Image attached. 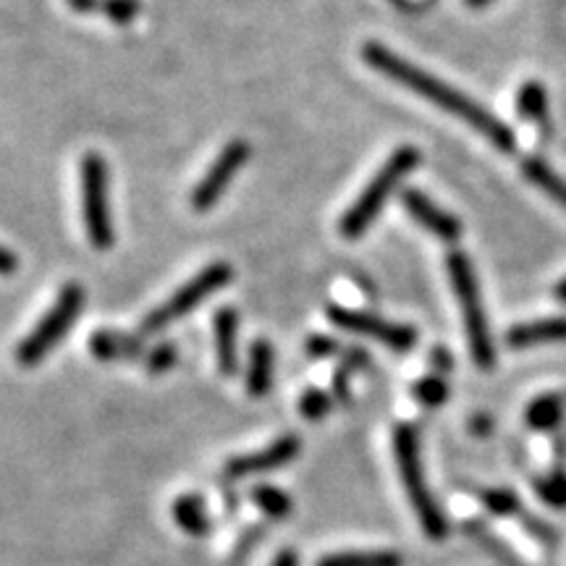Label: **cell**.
<instances>
[{"label": "cell", "instance_id": "cell-20", "mask_svg": "<svg viewBox=\"0 0 566 566\" xmlns=\"http://www.w3.org/2000/svg\"><path fill=\"white\" fill-rule=\"evenodd\" d=\"M525 176L533 184H537V187H541L548 197H554L558 205H564V208H566V181L558 174L551 171L546 163H543V160H527L525 163Z\"/></svg>", "mask_w": 566, "mask_h": 566}, {"label": "cell", "instance_id": "cell-21", "mask_svg": "<svg viewBox=\"0 0 566 566\" xmlns=\"http://www.w3.org/2000/svg\"><path fill=\"white\" fill-rule=\"evenodd\" d=\"M562 409L558 396H541L527 407V424L535 430H551L562 420Z\"/></svg>", "mask_w": 566, "mask_h": 566}, {"label": "cell", "instance_id": "cell-6", "mask_svg": "<svg viewBox=\"0 0 566 566\" xmlns=\"http://www.w3.org/2000/svg\"><path fill=\"white\" fill-rule=\"evenodd\" d=\"M82 216L84 229L95 250L113 247V216H111V176L108 163L97 153H87L82 158Z\"/></svg>", "mask_w": 566, "mask_h": 566}, {"label": "cell", "instance_id": "cell-8", "mask_svg": "<svg viewBox=\"0 0 566 566\" xmlns=\"http://www.w3.org/2000/svg\"><path fill=\"white\" fill-rule=\"evenodd\" d=\"M328 317L331 323L338 325V328L349 331V334L375 338V342L386 344L388 349L409 352L417 344V331L412 325L391 323L378 315L359 313V310H346V307H328Z\"/></svg>", "mask_w": 566, "mask_h": 566}, {"label": "cell", "instance_id": "cell-30", "mask_svg": "<svg viewBox=\"0 0 566 566\" xmlns=\"http://www.w3.org/2000/svg\"><path fill=\"white\" fill-rule=\"evenodd\" d=\"M66 3L74 9L76 13H95L103 11V0H66Z\"/></svg>", "mask_w": 566, "mask_h": 566}, {"label": "cell", "instance_id": "cell-34", "mask_svg": "<svg viewBox=\"0 0 566 566\" xmlns=\"http://www.w3.org/2000/svg\"><path fill=\"white\" fill-rule=\"evenodd\" d=\"M556 300L558 302H566V279L556 286Z\"/></svg>", "mask_w": 566, "mask_h": 566}, {"label": "cell", "instance_id": "cell-32", "mask_svg": "<svg viewBox=\"0 0 566 566\" xmlns=\"http://www.w3.org/2000/svg\"><path fill=\"white\" fill-rule=\"evenodd\" d=\"M271 566H300V556H296L294 551L286 548V551H281V554L273 558Z\"/></svg>", "mask_w": 566, "mask_h": 566}, {"label": "cell", "instance_id": "cell-14", "mask_svg": "<svg viewBox=\"0 0 566 566\" xmlns=\"http://www.w3.org/2000/svg\"><path fill=\"white\" fill-rule=\"evenodd\" d=\"M275 370V352L265 338H258L250 346V365H247V391L252 396H265L273 386Z\"/></svg>", "mask_w": 566, "mask_h": 566}, {"label": "cell", "instance_id": "cell-22", "mask_svg": "<svg viewBox=\"0 0 566 566\" xmlns=\"http://www.w3.org/2000/svg\"><path fill=\"white\" fill-rule=\"evenodd\" d=\"M412 391L415 399L424 407H441L449 399V386H446L443 375H428V378L417 380Z\"/></svg>", "mask_w": 566, "mask_h": 566}, {"label": "cell", "instance_id": "cell-11", "mask_svg": "<svg viewBox=\"0 0 566 566\" xmlns=\"http://www.w3.org/2000/svg\"><path fill=\"white\" fill-rule=\"evenodd\" d=\"M401 202H405L409 216H412L420 226H424L433 237L443 239V242H457V239L462 237V223H459L451 212L438 208L428 195L420 192V189H405Z\"/></svg>", "mask_w": 566, "mask_h": 566}, {"label": "cell", "instance_id": "cell-23", "mask_svg": "<svg viewBox=\"0 0 566 566\" xmlns=\"http://www.w3.org/2000/svg\"><path fill=\"white\" fill-rule=\"evenodd\" d=\"M176 363H179V349H176V344H171V342L158 344L155 349L147 352V357H145V367L153 375H163V373L174 370Z\"/></svg>", "mask_w": 566, "mask_h": 566}, {"label": "cell", "instance_id": "cell-5", "mask_svg": "<svg viewBox=\"0 0 566 566\" xmlns=\"http://www.w3.org/2000/svg\"><path fill=\"white\" fill-rule=\"evenodd\" d=\"M82 304L84 289L80 283H66V286L61 289L59 300H55L53 307L45 313V317H42V321L32 328V334L17 346V363L21 367L40 365L42 359L66 338L71 325L76 323V315L82 313Z\"/></svg>", "mask_w": 566, "mask_h": 566}, {"label": "cell", "instance_id": "cell-15", "mask_svg": "<svg viewBox=\"0 0 566 566\" xmlns=\"http://www.w3.org/2000/svg\"><path fill=\"white\" fill-rule=\"evenodd\" d=\"M174 520L184 533L192 537H205L212 530V516L208 514L205 499L197 493H184L176 499Z\"/></svg>", "mask_w": 566, "mask_h": 566}, {"label": "cell", "instance_id": "cell-31", "mask_svg": "<svg viewBox=\"0 0 566 566\" xmlns=\"http://www.w3.org/2000/svg\"><path fill=\"white\" fill-rule=\"evenodd\" d=\"M344 363L349 367H367V363H370V354L365 349H346Z\"/></svg>", "mask_w": 566, "mask_h": 566}, {"label": "cell", "instance_id": "cell-36", "mask_svg": "<svg viewBox=\"0 0 566 566\" xmlns=\"http://www.w3.org/2000/svg\"><path fill=\"white\" fill-rule=\"evenodd\" d=\"M394 3H401V0H394Z\"/></svg>", "mask_w": 566, "mask_h": 566}, {"label": "cell", "instance_id": "cell-4", "mask_svg": "<svg viewBox=\"0 0 566 566\" xmlns=\"http://www.w3.org/2000/svg\"><path fill=\"white\" fill-rule=\"evenodd\" d=\"M449 275L451 286H454L457 302L462 307L464 315V328H467V342H470L472 359L483 370H491L495 365V346L491 336V325H488L483 294H480L475 268H472L470 258L464 252H451L449 254Z\"/></svg>", "mask_w": 566, "mask_h": 566}, {"label": "cell", "instance_id": "cell-12", "mask_svg": "<svg viewBox=\"0 0 566 566\" xmlns=\"http://www.w3.org/2000/svg\"><path fill=\"white\" fill-rule=\"evenodd\" d=\"M212 331H216V352H218V367L223 375H233L239 367V315L237 310L223 307L216 313L212 321Z\"/></svg>", "mask_w": 566, "mask_h": 566}, {"label": "cell", "instance_id": "cell-13", "mask_svg": "<svg viewBox=\"0 0 566 566\" xmlns=\"http://www.w3.org/2000/svg\"><path fill=\"white\" fill-rule=\"evenodd\" d=\"M566 342V317H548V321H533L514 325L509 331L506 344L514 349H525V346H541V344H556Z\"/></svg>", "mask_w": 566, "mask_h": 566}, {"label": "cell", "instance_id": "cell-1", "mask_svg": "<svg viewBox=\"0 0 566 566\" xmlns=\"http://www.w3.org/2000/svg\"><path fill=\"white\" fill-rule=\"evenodd\" d=\"M363 55L375 71L386 74L388 80L399 82L401 87L417 92V95L424 97V101H430L433 105H438V108L451 113V116L462 118V122L470 124L472 129L485 134L499 150L504 153L514 150V142H516L514 132L509 129L506 124H501L491 111H485L483 105L472 101V97H467L464 92L454 90L451 84H446L443 80H438V76L428 74V71L415 66V63L401 59V55L388 51V48L378 45V42H367Z\"/></svg>", "mask_w": 566, "mask_h": 566}, {"label": "cell", "instance_id": "cell-3", "mask_svg": "<svg viewBox=\"0 0 566 566\" xmlns=\"http://www.w3.org/2000/svg\"><path fill=\"white\" fill-rule=\"evenodd\" d=\"M420 160H422V155L417 153L412 145L399 147V150H396L391 158L384 163V168L373 176L370 184L363 189V195L352 202V208L344 212L342 223H338L342 237L344 239L363 237V233L370 229V223L375 221V218L380 216V210L386 208L388 197L399 189V184L415 171L417 163Z\"/></svg>", "mask_w": 566, "mask_h": 566}, {"label": "cell", "instance_id": "cell-2", "mask_svg": "<svg viewBox=\"0 0 566 566\" xmlns=\"http://www.w3.org/2000/svg\"><path fill=\"white\" fill-rule=\"evenodd\" d=\"M394 454L401 483H405L407 499L415 509L422 533L428 535L430 541H443V537L449 535V522H446L441 506L436 504L433 493H430L428 488V480H424L420 441H417V433L409 424H399V428L394 430Z\"/></svg>", "mask_w": 566, "mask_h": 566}, {"label": "cell", "instance_id": "cell-35", "mask_svg": "<svg viewBox=\"0 0 566 566\" xmlns=\"http://www.w3.org/2000/svg\"><path fill=\"white\" fill-rule=\"evenodd\" d=\"M493 0H467V6H472V9H485V6H491Z\"/></svg>", "mask_w": 566, "mask_h": 566}, {"label": "cell", "instance_id": "cell-17", "mask_svg": "<svg viewBox=\"0 0 566 566\" xmlns=\"http://www.w3.org/2000/svg\"><path fill=\"white\" fill-rule=\"evenodd\" d=\"M317 566H405L396 551H338L323 556Z\"/></svg>", "mask_w": 566, "mask_h": 566}, {"label": "cell", "instance_id": "cell-10", "mask_svg": "<svg viewBox=\"0 0 566 566\" xmlns=\"http://www.w3.org/2000/svg\"><path fill=\"white\" fill-rule=\"evenodd\" d=\"M302 451V441L296 436H281L279 441L268 443L265 449L252 451V454L233 457L226 464V478L242 480L250 475H265V472L281 470L289 462H294Z\"/></svg>", "mask_w": 566, "mask_h": 566}, {"label": "cell", "instance_id": "cell-29", "mask_svg": "<svg viewBox=\"0 0 566 566\" xmlns=\"http://www.w3.org/2000/svg\"><path fill=\"white\" fill-rule=\"evenodd\" d=\"M19 271V258L9 247H0V275H13Z\"/></svg>", "mask_w": 566, "mask_h": 566}, {"label": "cell", "instance_id": "cell-33", "mask_svg": "<svg viewBox=\"0 0 566 566\" xmlns=\"http://www.w3.org/2000/svg\"><path fill=\"white\" fill-rule=\"evenodd\" d=\"M430 363H433L436 370H438V367H443V370H451V354L446 352V349H436L433 352V359H430Z\"/></svg>", "mask_w": 566, "mask_h": 566}, {"label": "cell", "instance_id": "cell-9", "mask_svg": "<svg viewBox=\"0 0 566 566\" xmlns=\"http://www.w3.org/2000/svg\"><path fill=\"white\" fill-rule=\"evenodd\" d=\"M247 158H250V145H247L244 139L229 142V145L221 150V155L212 160L208 174H205L200 184L195 187L192 208L197 212H208L212 205L221 200L226 189H229V184L237 179L239 168L244 166Z\"/></svg>", "mask_w": 566, "mask_h": 566}, {"label": "cell", "instance_id": "cell-16", "mask_svg": "<svg viewBox=\"0 0 566 566\" xmlns=\"http://www.w3.org/2000/svg\"><path fill=\"white\" fill-rule=\"evenodd\" d=\"M90 349L101 363H116V359H137L142 344L137 336H124L116 331H97L90 338Z\"/></svg>", "mask_w": 566, "mask_h": 566}, {"label": "cell", "instance_id": "cell-25", "mask_svg": "<svg viewBox=\"0 0 566 566\" xmlns=\"http://www.w3.org/2000/svg\"><path fill=\"white\" fill-rule=\"evenodd\" d=\"M535 491L543 501H546V504L558 506V509L566 506V475L564 472H554V475H548L546 480H537Z\"/></svg>", "mask_w": 566, "mask_h": 566}, {"label": "cell", "instance_id": "cell-19", "mask_svg": "<svg viewBox=\"0 0 566 566\" xmlns=\"http://www.w3.org/2000/svg\"><path fill=\"white\" fill-rule=\"evenodd\" d=\"M252 504L260 509L271 520H283V516L292 514V499H289L286 491L275 485H254L252 488Z\"/></svg>", "mask_w": 566, "mask_h": 566}, {"label": "cell", "instance_id": "cell-28", "mask_svg": "<svg viewBox=\"0 0 566 566\" xmlns=\"http://www.w3.org/2000/svg\"><path fill=\"white\" fill-rule=\"evenodd\" d=\"M336 352H338V342H336V338L323 336V334L307 338V354H310V357H313V359L334 357Z\"/></svg>", "mask_w": 566, "mask_h": 566}, {"label": "cell", "instance_id": "cell-26", "mask_svg": "<svg viewBox=\"0 0 566 566\" xmlns=\"http://www.w3.org/2000/svg\"><path fill=\"white\" fill-rule=\"evenodd\" d=\"M139 11H142L139 0H103V13L118 27L132 24V21L139 17Z\"/></svg>", "mask_w": 566, "mask_h": 566}, {"label": "cell", "instance_id": "cell-7", "mask_svg": "<svg viewBox=\"0 0 566 566\" xmlns=\"http://www.w3.org/2000/svg\"><path fill=\"white\" fill-rule=\"evenodd\" d=\"M231 279H233L231 265H226V263L208 265L205 271L197 273L192 281L184 283L181 289H176V292L168 296L160 307H155L153 313L142 321L139 331L142 334L150 336V334H158V331H163V328H168V325L181 321L184 315L192 313L195 307H200V304L208 300L210 294H216L218 289H223Z\"/></svg>", "mask_w": 566, "mask_h": 566}, {"label": "cell", "instance_id": "cell-27", "mask_svg": "<svg viewBox=\"0 0 566 566\" xmlns=\"http://www.w3.org/2000/svg\"><path fill=\"white\" fill-rule=\"evenodd\" d=\"M483 504L488 512L499 514V516H509L520 509V501L512 491H504V488H495V491H485L483 493Z\"/></svg>", "mask_w": 566, "mask_h": 566}, {"label": "cell", "instance_id": "cell-24", "mask_svg": "<svg viewBox=\"0 0 566 566\" xmlns=\"http://www.w3.org/2000/svg\"><path fill=\"white\" fill-rule=\"evenodd\" d=\"M331 407H334V399H331L325 391H317V388H307V391L302 394V401H300V412L307 417V420H323L325 415L331 412Z\"/></svg>", "mask_w": 566, "mask_h": 566}, {"label": "cell", "instance_id": "cell-18", "mask_svg": "<svg viewBox=\"0 0 566 566\" xmlns=\"http://www.w3.org/2000/svg\"><path fill=\"white\" fill-rule=\"evenodd\" d=\"M516 111L530 122H546L548 118V92L541 82H525L516 92Z\"/></svg>", "mask_w": 566, "mask_h": 566}]
</instances>
